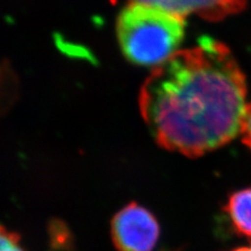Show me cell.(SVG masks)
I'll list each match as a JSON object with an SVG mask.
<instances>
[{
  "label": "cell",
  "mask_w": 251,
  "mask_h": 251,
  "mask_svg": "<svg viewBox=\"0 0 251 251\" xmlns=\"http://www.w3.org/2000/svg\"><path fill=\"white\" fill-rule=\"evenodd\" d=\"M241 134L243 136V143L251 150V104H249L248 112L245 117L244 124H243Z\"/></svg>",
  "instance_id": "9"
},
{
  "label": "cell",
  "mask_w": 251,
  "mask_h": 251,
  "mask_svg": "<svg viewBox=\"0 0 251 251\" xmlns=\"http://www.w3.org/2000/svg\"><path fill=\"white\" fill-rule=\"evenodd\" d=\"M0 251H25L19 237L0 225Z\"/></svg>",
  "instance_id": "7"
},
{
  "label": "cell",
  "mask_w": 251,
  "mask_h": 251,
  "mask_svg": "<svg viewBox=\"0 0 251 251\" xmlns=\"http://www.w3.org/2000/svg\"><path fill=\"white\" fill-rule=\"evenodd\" d=\"M116 2L117 0H111ZM129 4L137 3L156 7L168 13L181 16L196 14L208 21L222 20L227 16L244 10L247 0H128Z\"/></svg>",
  "instance_id": "4"
},
{
  "label": "cell",
  "mask_w": 251,
  "mask_h": 251,
  "mask_svg": "<svg viewBox=\"0 0 251 251\" xmlns=\"http://www.w3.org/2000/svg\"><path fill=\"white\" fill-rule=\"evenodd\" d=\"M10 74L7 73V69L3 66H0V114L6 109L10 104V98L7 97V92L4 91L5 86L7 85L6 81Z\"/></svg>",
  "instance_id": "8"
},
{
  "label": "cell",
  "mask_w": 251,
  "mask_h": 251,
  "mask_svg": "<svg viewBox=\"0 0 251 251\" xmlns=\"http://www.w3.org/2000/svg\"><path fill=\"white\" fill-rule=\"evenodd\" d=\"M159 232L155 217L136 203L122 208L111 221V238L119 251H152Z\"/></svg>",
  "instance_id": "3"
},
{
  "label": "cell",
  "mask_w": 251,
  "mask_h": 251,
  "mask_svg": "<svg viewBox=\"0 0 251 251\" xmlns=\"http://www.w3.org/2000/svg\"><path fill=\"white\" fill-rule=\"evenodd\" d=\"M117 39L125 57L140 66L159 65L182 43L185 21L156 7L133 3L117 18Z\"/></svg>",
  "instance_id": "2"
},
{
  "label": "cell",
  "mask_w": 251,
  "mask_h": 251,
  "mask_svg": "<svg viewBox=\"0 0 251 251\" xmlns=\"http://www.w3.org/2000/svg\"><path fill=\"white\" fill-rule=\"evenodd\" d=\"M245 75L225 44L208 37L157 65L139 94L141 115L162 148L198 157L241 134Z\"/></svg>",
  "instance_id": "1"
},
{
  "label": "cell",
  "mask_w": 251,
  "mask_h": 251,
  "mask_svg": "<svg viewBox=\"0 0 251 251\" xmlns=\"http://www.w3.org/2000/svg\"><path fill=\"white\" fill-rule=\"evenodd\" d=\"M234 229L251 238V188H246L230 196L226 206Z\"/></svg>",
  "instance_id": "5"
},
{
  "label": "cell",
  "mask_w": 251,
  "mask_h": 251,
  "mask_svg": "<svg viewBox=\"0 0 251 251\" xmlns=\"http://www.w3.org/2000/svg\"><path fill=\"white\" fill-rule=\"evenodd\" d=\"M51 251H72L73 241L67 226L56 221L50 227Z\"/></svg>",
  "instance_id": "6"
},
{
  "label": "cell",
  "mask_w": 251,
  "mask_h": 251,
  "mask_svg": "<svg viewBox=\"0 0 251 251\" xmlns=\"http://www.w3.org/2000/svg\"><path fill=\"white\" fill-rule=\"evenodd\" d=\"M233 251H251V246H249V247H241V248H238V249H235Z\"/></svg>",
  "instance_id": "10"
}]
</instances>
